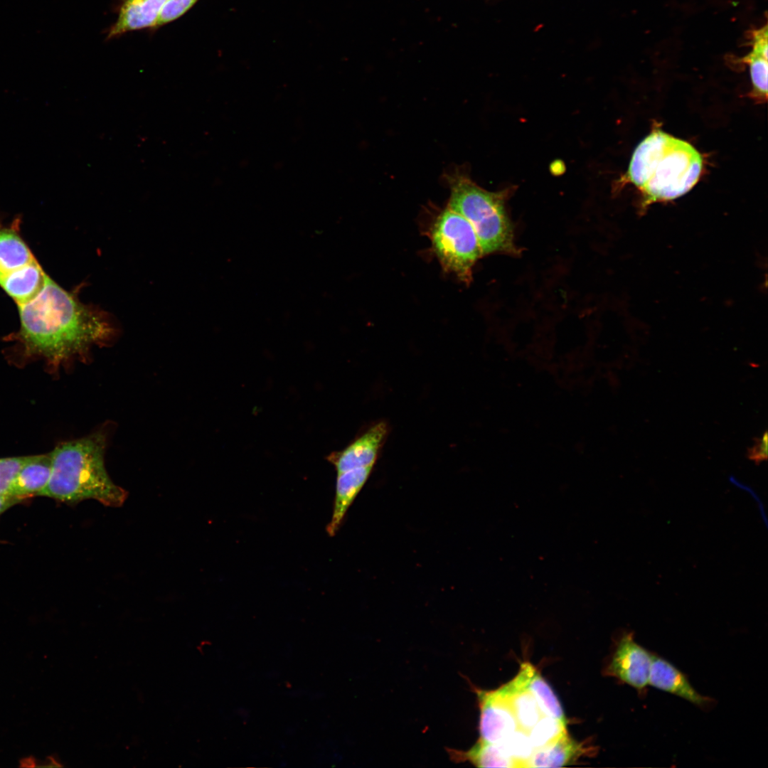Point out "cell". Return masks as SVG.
<instances>
[{"instance_id": "cell-5", "label": "cell", "mask_w": 768, "mask_h": 768, "mask_svg": "<svg viewBox=\"0 0 768 768\" xmlns=\"http://www.w3.org/2000/svg\"><path fill=\"white\" fill-rule=\"evenodd\" d=\"M432 248L444 270L469 284L476 261L484 256L471 224L448 206L434 220L429 232Z\"/></svg>"}, {"instance_id": "cell-16", "label": "cell", "mask_w": 768, "mask_h": 768, "mask_svg": "<svg viewBox=\"0 0 768 768\" xmlns=\"http://www.w3.org/2000/svg\"><path fill=\"white\" fill-rule=\"evenodd\" d=\"M767 24L752 32L750 52L742 58L748 64L753 92L760 98L767 96L768 33Z\"/></svg>"}, {"instance_id": "cell-1", "label": "cell", "mask_w": 768, "mask_h": 768, "mask_svg": "<svg viewBox=\"0 0 768 768\" xmlns=\"http://www.w3.org/2000/svg\"><path fill=\"white\" fill-rule=\"evenodd\" d=\"M78 292L66 290L48 275L33 299L16 305L20 326L11 337L24 354L58 367L86 361L93 347L113 341L117 329L112 316L81 302Z\"/></svg>"}, {"instance_id": "cell-14", "label": "cell", "mask_w": 768, "mask_h": 768, "mask_svg": "<svg viewBox=\"0 0 768 768\" xmlns=\"http://www.w3.org/2000/svg\"><path fill=\"white\" fill-rule=\"evenodd\" d=\"M508 700L518 728L528 732L544 715L532 694L525 688L520 676L498 688Z\"/></svg>"}, {"instance_id": "cell-20", "label": "cell", "mask_w": 768, "mask_h": 768, "mask_svg": "<svg viewBox=\"0 0 768 768\" xmlns=\"http://www.w3.org/2000/svg\"><path fill=\"white\" fill-rule=\"evenodd\" d=\"M28 457L0 459V496H9L14 481Z\"/></svg>"}, {"instance_id": "cell-4", "label": "cell", "mask_w": 768, "mask_h": 768, "mask_svg": "<svg viewBox=\"0 0 768 768\" xmlns=\"http://www.w3.org/2000/svg\"><path fill=\"white\" fill-rule=\"evenodd\" d=\"M447 178L450 188L447 206L471 224L484 255L496 252L519 255L521 250L514 242L513 228L505 209L511 190L486 191L459 171Z\"/></svg>"}, {"instance_id": "cell-6", "label": "cell", "mask_w": 768, "mask_h": 768, "mask_svg": "<svg viewBox=\"0 0 768 768\" xmlns=\"http://www.w3.org/2000/svg\"><path fill=\"white\" fill-rule=\"evenodd\" d=\"M652 653L636 641L634 631L623 630L614 639L604 674L631 686L644 698L649 686Z\"/></svg>"}, {"instance_id": "cell-22", "label": "cell", "mask_w": 768, "mask_h": 768, "mask_svg": "<svg viewBox=\"0 0 768 768\" xmlns=\"http://www.w3.org/2000/svg\"><path fill=\"white\" fill-rule=\"evenodd\" d=\"M768 437L765 431L761 437L755 439L754 444L748 449L747 457L752 461L759 464L767 459Z\"/></svg>"}, {"instance_id": "cell-17", "label": "cell", "mask_w": 768, "mask_h": 768, "mask_svg": "<svg viewBox=\"0 0 768 768\" xmlns=\"http://www.w3.org/2000/svg\"><path fill=\"white\" fill-rule=\"evenodd\" d=\"M449 754L456 762H469L479 767H517L500 745L481 739L467 751L450 750Z\"/></svg>"}, {"instance_id": "cell-23", "label": "cell", "mask_w": 768, "mask_h": 768, "mask_svg": "<svg viewBox=\"0 0 768 768\" xmlns=\"http://www.w3.org/2000/svg\"><path fill=\"white\" fill-rule=\"evenodd\" d=\"M22 501L21 500L9 496H0V515L14 505Z\"/></svg>"}, {"instance_id": "cell-8", "label": "cell", "mask_w": 768, "mask_h": 768, "mask_svg": "<svg viewBox=\"0 0 768 768\" xmlns=\"http://www.w3.org/2000/svg\"><path fill=\"white\" fill-rule=\"evenodd\" d=\"M480 708V739L500 744L519 730L511 706L505 695L497 690H476Z\"/></svg>"}, {"instance_id": "cell-21", "label": "cell", "mask_w": 768, "mask_h": 768, "mask_svg": "<svg viewBox=\"0 0 768 768\" xmlns=\"http://www.w3.org/2000/svg\"><path fill=\"white\" fill-rule=\"evenodd\" d=\"M198 0H167L158 16L155 28L171 22L188 11Z\"/></svg>"}, {"instance_id": "cell-7", "label": "cell", "mask_w": 768, "mask_h": 768, "mask_svg": "<svg viewBox=\"0 0 768 768\" xmlns=\"http://www.w3.org/2000/svg\"><path fill=\"white\" fill-rule=\"evenodd\" d=\"M388 433V423L379 421L359 434L344 449L331 453L326 459L337 474L358 467L374 466Z\"/></svg>"}, {"instance_id": "cell-15", "label": "cell", "mask_w": 768, "mask_h": 768, "mask_svg": "<svg viewBox=\"0 0 768 768\" xmlns=\"http://www.w3.org/2000/svg\"><path fill=\"white\" fill-rule=\"evenodd\" d=\"M518 675L523 684L535 699L540 711L545 716L566 722L561 705L548 683L530 663L521 664Z\"/></svg>"}, {"instance_id": "cell-10", "label": "cell", "mask_w": 768, "mask_h": 768, "mask_svg": "<svg viewBox=\"0 0 768 768\" xmlns=\"http://www.w3.org/2000/svg\"><path fill=\"white\" fill-rule=\"evenodd\" d=\"M373 468V466L358 467L337 474L333 513L326 527L330 536L337 533L348 508L368 479Z\"/></svg>"}, {"instance_id": "cell-3", "label": "cell", "mask_w": 768, "mask_h": 768, "mask_svg": "<svg viewBox=\"0 0 768 768\" xmlns=\"http://www.w3.org/2000/svg\"><path fill=\"white\" fill-rule=\"evenodd\" d=\"M702 168V157L691 144L656 130L636 148L627 177L648 204L684 195L698 181Z\"/></svg>"}, {"instance_id": "cell-18", "label": "cell", "mask_w": 768, "mask_h": 768, "mask_svg": "<svg viewBox=\"0 0 768 768\" xmlns=\"http://www.w3.org/2000/svg\"><path fill=\"white\" fill-rule=\"evenodd\" d=\"M565 732H567L566 722L544 715L528 732V735L535 750L555 741Z\"/></svg>"}, {"instance_id": "cell-11", "label": "cell", "mask_w": 768, "mask_h": 768, "mask_svg": "<svg viewBox=\"0 0 768 768\" xmlns=\"http://www.w3.org/2000/svg\"><path fill=\"white\" fill-rule=\"evenodd\" d=\"M167 0H124L117 20L107 33L111 39L124 33L155 28L160 11Z\"/></svg>"}, {"instance_id": "cell-19", "label": "cell", "mask_w": 768, "mask_h": 768, "mask_svg": "<svg viewBox=\"0 0 768 768\" xmlns=\"http://www.w3.org/2000/svg\"><path fill=\"white\" fill-rule=\"evenodd\" d=\"M498 745L516 762L517 767H525L526 762L535 750L528 733L521 730L515 731Z\"/></svg>"}, {"instance_id": "cell-13", "label": "cell", "mask_w": 768, "mask_h": 768, "mask_svg": "<svg viewBox=\"0 0 768 768\" xmlns=\"http://www.w3.org/2000/svg\"><path fill=\"white\" fill-rule=\"evenodd\" d=\"M51 463L50 453L28 456L14 481L9 496L23 501L38 496L49 481Z\"/></svg>"}, {"instance_id": "cell-9", "label": "cell", "mask_w": 768, "mask_h": 768, "mask_svg": "<svg viewBox=\"0 0 768 768\" xmlns=\"http://www.w3.org/2000/svg\"><path fill=\"white\" fill-rule=\"evenodd\" d=\"M649 685L681 698L704 711L712 710L716 705L715 699L699 693L683 671L654 653H652Z\"/></svg>"}, {"instance_id": "cell-12", "label": "cell", "mask_w": 768, "mask_h": 768, "mask_svg": "<svg viewBox=\"0 0 768 768\" xmlns=\"http://www.w3.org/2000/svg\"><path fill=\"white\" fill-rule=\"evenodd\" d=\"M593 752L592 746L576 741L567 732L555 741L535 749L525 767H561Z\"/></svg>"}, {"instance_id": "cell-2", "label": "cell", "mask_w": 768, "mask_h": 768, "mask_svg": "<svg viewBox=\"0 0 768 768\" xmlns=\"http://www.w3.org/2000/svg\"><path fill=\"white\" fill-rule=\"evenodd\" d=\"M108 430L63 442L51 452L49 481L38 496L67 503L93 499L106 506L119 507L127 493L114 484L105 465Z\"/></svg>"}]
</instances>
